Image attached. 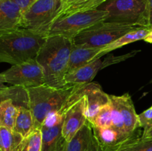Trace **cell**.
Here are the masks:
<instances>
[{"label":"cell","mask_w":152,"mask_h":151,"mask_svg":"<svg viewBox=\"0 0 152 151\" xmlns=\"http://www.w3.org/2000/svg\"><path fill=\"white\" fill-rule=\"evenodd\" d=\"M46 37L19 28L0 36V62L19 65L36 59Z\"/></svg>","instance_id":"7a4b0ae2"},{"label":"cell","mask_w":152,"mask_h":151,"mask_svg":"<svg viewBox=\"0 0 152 151\" xmlns=\"http://www.w3.org/2000/svg\"><path fill=\"white\" fill-rule=\"evenodd\" d=\"M151 30H152V27H151Z\"/></svg>","instance_id":"836d02e7"},{"label":"cell","mask_w":152,"mask_h":151,"mask_svg":"<svg viewBox=\"0 0 152 151\" xmlns=\"http://www.w3.org/2000/svg\"><path fill=\"white\" fill-rule=\"evenodd\" d=\"M80 86L68 85L63 87H54L43 84L26 88L28 108L34 116L36 128L41 129L46 116L50 113L59 110L68 98Z\"/></svg>","instance_id":"3957f363"},{"label":"cell","mask_w":152,"mask_h":151,"mask_svg":"<svg viewBox=\"0 0 152 151\" xmlns=\"http://www.w3.org/2000/svg\"><path fill=\"white\" fill-rule=\"evenodd\" d=\"M103 69L102 61L96 59L65 76V85H82L91 83L97 73Z\"/></svg>","instance_id":"9a60e30c"},{"label":"cell","mask_w":152,"mask_h":151,"mask_svg":"<svg viewBox=\"0 0 152 151\" xmlns=\"http://www.w3.org/2000/svg\"><path fill=\"white\" fill-rule=\"evenodd\" d=\"M73 45L74 40L68 37H46L36 58L44 71L45 84L54 87L66 86L65 78Z\"/></svg>","instance_id":"6da1fadb"},{"label":"cell","mask_w":152,"mask_h":151,"mask_svg":"<svg viewBox=\"0 0 152 151\" xmlns=\"http://www.w3.org/2000/svg\"><path fill=\"white\" fill-rule=\"evenodd\" d=\"M0 151H1V150H0Z\"/></svg>","instance_id":"e575fe53"},{"label":"cell","mask_w":152,"mask_h":151,"mask_svg":"<svg viewBox=\"0 0 152 151\" xmlns=\"http://www.w3.org/2000/svg\"><path fill=\"white\" fill-rule=\"evenodd\" d=\"M140 128H143V130H148L152 126V106L145 110L142 113L138 115Z\"/></svg>","instance_id":"4316f807"},{"label":"cell","mask_w":152,"mask_h":151,"mask_svg":"<svg viewBox=\"0 0 152 151\" xmlns=\"http://www.w3.org/2000/svg\"><path fill=\"white\" fill-rule=\"evenodd\" d=\"M93 132L103 151H119L141 136H128L114 127H97L92 126Z\"/></svg>","instance_id":"9c48e42d"},{"label":"cell","mask_w":152,"mask_h":151,"mask_svg":"<svg viewBox=\"0 0 152 151\" xmlns=\"http://www.w3.org/2000/svg\"><path fill=\"white\" fill-rule=\"evenodd\" d=\"M151 30L150 28H139L136 30H134L129 31L127 33L122 36L121 37L115 40L114 42L111 43L110 44L103 47L102 50V53L104 55H105L106 53L116 50V49L122 47L126 44L140 41V40H144V38L146 37V36L149 33Z\"/></svg>","instance_id":"ac0fdd59"},{"label":"cell","mask_w":152,"mask_h":151,"mask_svg":"<svg viewBox=\"0 0 152 151\" xmlns=\"http://www.w3.org/2000/svg\"><path fill=\"white\" fill-rule=\"evenodd\" d=\"M42 134L40 128H36L31 134L22 139L19 151H42Z\"/></svg>","instance_id":"603a6c76"},{"label":"cell","mask_w":152,"mask_h":151,"mask_svg":"<svg viewBox=\"0 0 152 151\" xmlns=\"http://www.w3.org/2000/svg\"><path fill=\"white\" fill-rule=\"evenodd\" d=\"M60 6V0H38L22 13L20 28L47 37Z\"/></svg>","instance_id":"5b68a950"},{"label":"cell","mask_w":152,"mask_h":151,"mask_svg":"<svg viewBox=\"0 0 152 151\" xmlns=\"http://www.w3.org/2000/svg\"><path fill=\"white\" fill-rule=\"evenodd\" d=\"M60 8L58 12L55 22L58 19L79 12H85L98 8L102 3L105 2V1L104 0H60Z\"/></svg>","instance_id":"2e32d148"},{"label":"cell","mask_w":152,"mask_h":151,"mask_svg":"<svg viewBox=\"0 0 152 151\" xmlns=\"http://www.w3.org/2000/svg\"><path fill=\"white\" fill-rule=\"evenodd\" d=\"M6 80L5 78H4V76L3 75L2 73H0V90H4L7 87V86L5 85Z\"/></svg>","instance_id":"f546056e"},{"label":"cell","mask_w":152,"mask_h":151,"mask_svg":"<svg viewBox=\"0 0 152 151\" xmlns=\"http://www.w3.org/2000/svg\"><path fill=\"white\" fill-rule=\"evenodd\" d=\"M19 112V106L11 99L2 101L0 104V127L13 130Z\"/></svg>","instance_id":"ffe728a7"},{"label":"cell","mask_w":152,"mask_h":151,"mask_svg":"<svg viewBox=\"0 0 152 151\" xmlns=\"http://www.w3.org/2000/svg\"><path fill=\"white\" fill-rule=\"evenodd\" d=\"M35 129L34 116L29 108L19 106V112L15 121L13 130L20 134L23 138H25L31 134Z\"/></svg>","instance_id":"d6986e66"},{"label":"cell","mask_w":152,"mask_h":151,"mask_svg":"<svg viewBox=\"0 0 152 151\" xmlns=\"http://www.w3.org/2000/svg\"><path fill=\"white\" fill-rule=\"evenodd\" d=\"M119 151H152V138H139Z\"/></svg>","instance_id":"d4e9b609"},{"label":"cell","mask_w":152,"mask_h":151,"mask_svg":"<svg viewBox=\"0 0 152 151\" xmlns=\"http://www.w3.org/2000/svg\"><path fill=\"white\" fill-rule=\"evenodd\" d=\"M22 13L13 0L0 1V36L20 28Z\"/></svg>","instance_id":"4fadbf2b"},{"label":"cell","mask_w":152,"mask_h":151,"mask_svg":"<svg viewBox=\"0 0 152 151\" xmlns=\"http://www.w3.org/2000/svg\"><path fill=\"white\" fill-rule=\"evenodd\" d=\"M0 1H1V0H0Z\"/></svg>","instance_id":"d590c367"},{"label":"cell","mask_w":152,"mask_h":151,"mask_svg":"<svg viewBox=\"0 0 152 151\" xmlns=\"http://www.w3.org/2000/svg\"><path fill=\"white\" fill-rule=\"evenodd\" d=\"M110 97L120 110L128 134L131 136L140 134L138 131V128H140L138 115L130 95L129 93H125L122 96L110 95Z\"/></svg>","instance_id":"7c38bea8"},{"label":"cell","mask_w":152,"mask_h":151,"mask_svg":"<svg viewBox=\"0 0 152 151\" xmlns=\"http://www.w3.org/2000/svg\"><path fill=\"white\" fill-rule=\"evenodd\" d=\"M63 151H103L93 132L92 124L86 121L71 141L66 142Z\"/></svg>","instance_id":"8fae6325"},{"label":"cell","mask_w":152,"mask_h":151,"mask_svg":"<svg viewBox=\"0 0 152 151\" xmlns=\"http://www.w3.org/2000/svg\"><path fill=\"white\" fill-rule=\"evenodd\" d=\"M144 41H146V42L151 43V44H152V30L150 31L149 33L146 36V37L144 38Z\"/></svg>","instance_id":"1f68e13d"},{"label":"cell","mask_w":152,"mask_h":151,"mask_svg":"<svg viewBox=\"0 0 152 151\" xmlns=\"http://www.w3.org/2000/svg\"><path fill=\"white\" fill-rule=\"evenodd\" d=\"M13 1L17 4L22 13H23L38 0H13Z\"/></svg>","instance_id":"83f0119b"},{"label":"cell","mask_w":152,"mask_h":151,"mask_svg":"<svg viewBox=\"0 0 152 151\" xmlns=\"http://www.w3.org/2000/svg\"><path fill=\"white\" fill-rule=\"evenodd\" d=\"M92 126L97 127H108L112 126V105L111 103L102 108L96 115Z\"/></svg>","instance_id":"cb8c5ba5"},{"label":"cell","mask_w":152,"mask_h":151,"mask_svg":"<svg viewBox=\"0 0 152 151\" xmlns=\"http://www.w3.org/2000/svg\"><path fill=\"white\" fill-rule=\"evenodd\" d=\"M23 139L14 130L0 127V150L1 151H19Z\"/></svg>","instance_id":"44dd1931"},{"label":"cell","mask_w":152,"mask_h":151,"mask_svg":"<svg viewBox=\"0 0 152 151\" xmlns=\"http://www.w3.org/2000/svg\"><path fill=\"white\" fill-rule=\"evenodd\" d=\"M86 95V116L88 121L93 124L99 111L105 105L111 103L110 95L102 90L99 84L91 82L85 84Z\"/></svg>","instance_id":"30bf717a"},{"label":"cell","mask_w":152,"mask_h":151,"mask_svg":"<svg viewBox=\"0 0 152 151\" xmlns=\"http://www.w3.org/2000/svg\"><path fill=\"white\" fill-rule=\"evenodd\" d=\"M147 13H148V28L152 27V0H147Z\"/></svg>","instance_id":"f1b7e54d"},{"label":"cell","mask_w":152,"mask_h":151,"mask_svg":"<svg viewBox=\"0 0 152 151\" xmlns=\"http://www.w3.org/2000/svg\"><path fill=\"white\" fill-rule=\"evenodd\" d=\"M142 138H152V126L150 128H148V130H143L142 132Z\"/></svg>","instance_id":"4dcf8cb0"},{"label":"cell","mask_w":152,"mask_h":151,"mask_svg":"<svg viewBox=\"0 0 152 151\" xmlns=\"http://www.w3.org/2000/svg\"><path fill=\"white\" fill-rule=\"evenodd\" d=\"M139 51V50H134V51L130 52V53H127V54H124V55H121V56H108V58L104 59L102 61V67L104 68H107V67L110 66V65H114V64H117L119 62H123V61L126 60V59H129L131 57H133L134 55L137 54V53Z\"/></svg>","instance_id":"484cf974"},{"label":"cell","mask_w":152,"mask_h":151,"mask_svg":"<svg viewBox=\"0 0 152 151\" xmlns=\"http://www.w3.org/2000/svg\"><path fill=\"white\" fill-rule=\"evenodd\" d=\"M7 99H13L17 106L28 107V94L26 89L24 87L12 86L0 90V104L2 101Z\"/></svg>","instance_id":"7402d4cb"},{"label":"cell","mask_w":152,"mask_h":151,"mask_svg":"<svg viewBox=\"0 0 152 151\" xmlns=\"http://www.w3.org/2000/svg\"><path fill=\"white\" fill-rule=\"evenodd\" d=\"M108 13L96 8L79 12L56 20L50 27L48 36H62L74 38L78 34L99 22L105 21Z\"/></svg>","instance_id":"52a82bcc"},{"label":"cell","mask_w":152,"mask_h":151,"mask_svg":"<svg viewBox=\"0 0 152 151\" xmlns=\"http://www.w3.org/2000/svg\"><path fill=\"white\" fill-rule=\"evenodd\" d=\"M6 83L12 86L29 88L45 84L44 71L36 59L12 65L2 73Z\"/></svg>","instance_id":"ba28073f"},{"label":"cell","mask_w":152,"mask_h":151,"mask_svg":"<svg viewBox=\"0 0 152 151\" xmlns=\"http://www.w3.org/2000/svg\"><path fill=\"white\" fill-rule=\"evenodd\" d=\"M141 27L102 21L80 33L73 38L74 44L105 47L129 31Z\"/></svg>","instance_id":"8992f818"},{"label":"cell","mask_w":152,"mask_h":151,"mask_svg":"<svg viewBox=\"0 0 152 151\" xmlns=\"http://www.w3.org/2000/svg\"><path fill=\"white\" fill-rule=\"evenodd\" d=\"M98 9L108 12L105 22L149 28L147 0H107Z\"/></svg>","instance_id":"277c9868"},{"label":"cell","mask_w":152,"mask_h":151,"mask_svg":"<svg viewBox=\"0 0 152 151\" xmlns=\"http://www.w3.org/2000/svg\"><path fill=\"white\" fill-rule=\"evenodd\" d=\"M104 1H107V0H104Z\"/></svg>","instance_id":"d6a6232c"},{"label":"cell","mask_w":152,"mask_h":151,"mask_svg":"<svg viewBox=\"0 0 152 151\" xmlns=\"http://www.w3.org/2000/svg\"><path fill=\"white\" fill-rule=\"evenodd\" d=\"M102 48L103 47H94L74 44L70 55L66 75L96 59H100L104 56L102 53Z\"/></svg>","instance_id":"5bb4252c"},{"label":"cell","mask_w":152,"mask_h":151,"mask_svg":"<svg viewBox=\"0 0 152 151\" xmlns=\"http://www.w3.org/2000/svg\"><path fill=\"white\" fill-rule=\"evenodd\" d=\"M62 124L63 122L52 127H41L42 151H63L66 141L62 136Z\"/></svg>","instance_id":"e0dca14e"}]
</instances>
